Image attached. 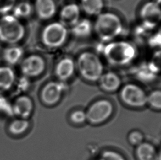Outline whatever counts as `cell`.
<instances>
[{
    "label": "cell",
    "mask_w": 161,
    "mask_h": 160,
    "mask_svg": "<svg viewBox=\"0 0 161 160\" xmlns=\"http://www.w3.org/2000/svg\"><path fill=\"white\" fill-rule=\"evenodd\" d=\"M16 74L13 67L0 65V94L10 91L16 83Z\"/></svg>",
    "instance_id": "15"
},
{
    "label": "cell",
    "mask_w": 161,
    "mask_h": 160,
    "mask_svg": "<svg viewBox=\"0 0 161 160\" xmlns=\"http://www.w3.org/2000/svg\"><path fill=\"white\" fill-rule=\"evenodd\" d=\"M72 33L79 38H85L89 36L93 29V25L89 20L80 19L74 26H72Z\"/></svg>",
    "instance_id": "21"
},
{
    "label": "cell",
    "mask_w": 161,
    "mask_h": 160,
    "mask_svg": "<svg viewBox=\"0 0 161 160\" xmlns=\"http://www.w3.org/2000/svg\"><path fill=\"white\" fill-rule=\"evenodd\" d=\"M0 113L13 115L12 104L9 102L3 94H0Z\"/></svg>",
    "instance_id": "28"
},
{
    "label": "cell",
    "mask_w": 161,
    "mask_h": 160,
    "mask_svg": "<svg viewBox=\"0 0 161 160\" xmlns=\"http://www.w3.org/2000/svg\"><path fill=\"white\" fill-rule=\"evenodd\" d=\"M113 105L109 100H98L90 106L86 112L87 121L92 125L104 122L112 115Z\"/></svg>",
    "instance_id": "8"
},
{
    "label": "cell",
    "mask_w": 161,
    "mask_h": 160,
    "mask_svg": "<svg viewBox=\"0 0 161 160\" xmlns=\"http://www.w3.org/2000/svg\"><path fill=\"white\" fill-rule=\"evenodd\" d=\"M12 108L13 115L18 118L28 120L33 114L34 104L28 95H20L12 104Z\"/></svg>",
    "instance_id": "11"
},
{
    "label": "cell",
    "mask_w": 161,
    "mask_h": 160,
    "mask_svg": "<svg viewBox=\"0 0 161 160\" xmlns=\"http://www.w3.org/2000/svg\"><path fill=\"white\" fill-rule=\"evenodd\" d=\"M80 8L75 3L65 5L59 13V22L63 25L72 28L80 20Z\"/></svg>",
    "instance_id": "12"
},
{
    "label": "cell",
    "mask_w": 161,
    "mask_h": 160,
    "mask_svg": "<svg viewBox=\"0 0 161 160\" xmlns=\"http://www.w3.org/2000/svg\"><path fill=\"white\" fill-rule=\"evenodd\" d=\"M34 12L33 4L29 0L18 1L11 14L18 19L22 21L28 19L33 15Z\"/></svg>",
    "instance_id": "18"
},
{
    "label": "cell",
    "mask_w": 161,
    "mask_h": 160,
    "mask_svg": "<svg viewBox=\"0 0 161 160\" xmlns=\"http://www.w3.org/2000/svg\"><path fill=\"white\" fill-rule=\"evenodd\" d=\"M70 120L74 124H83L85 121H87L86 112L81 110L74 111L70 114Z\"/></svg>",
    "instance_id": "25"
},
{
    "label": "cell",
    "mask_w": 161,
    "mask_h": 160,
    "mask_svg": "<svg viewBox=\"0 0 161 160\" xmlns=\"http://www.w3.org/2000/svg\"><path fill=\"white\" fill-rule=\"evenodd\" d=\"M136 155L138 160H161L160 153L151 143L143 142L136 147Z\"/></svg>",
    "instance_id": "19"
},
{
    "label": "cell",
    "mask_w": 161,
    "mask_h": 160,
    "mask_svg": "<svg viewBox=\"0 0 161 160\" xmlns=\"http://www.w3.org/2000/svg\"><path fill=\"white\" fill-rule=\"evenodd\" d=\"M97 37L103 42H112L123 32L120 18L111 12H103L97 17L93 26Z\"/></svg>",
    "instance_id": "3"
},
{
    "label": "cell",
    "mask_w": 161,
    "mask_h": 160,
    "mask_svg": "<svg viewBox=\"0 0 161 160\" xmlns=\"http://www.w3.org/2000/svg\"><path fill=\"white\" fill-rule=\"evenodd\" d=\"M65 87L64 83L61 81H51L47 83L42 88L40 93L42 102L48 106L58 103L65 89Z\"/></svg>",
    "instance_id": "10"
},
{
    "label": "cell",
    "mask_w": 161,
    "mask_h": 160,
    "mask_svg": "<svg viewBox=\"0 0 161 160\" xmlns=\"http://www.w3.org/2000/svg\"><path fill=\"white\" fill-rule=\"evenodd\" d=\"M68 31L60 22H53L44 26L40 33V40L45 46L50 48L61 47L67 39Z\"/></svg>",
    "instance_id": "5"
},
{
    "label": "cell",
    "mask_w": 161,
    "mask_h": 160,
    "mask_svg": "<svg viewBox=\"0 0 161 160\" xmlns=\"http://www.w3.org/2000/svg\"><path fill=\"white\" fill-rule=\"evenodd\" d=\"M147 104L155 110L161 109V92L159 89L151 92L147 97Z\"/></svg>",
    "instance_id": "23"
},
{
    "label": "cell",
    "mask_w": 161,
    "mask_h": 160,
    "mask_svg": "<svg viewBox=\"0 0 161 160\" xmlns=\"http://www.w3.org/2000/svg\"><path fill=\"white\" fill-rule=\"evenodd\" d=\"M28 30L24 22L12 14L0 16V45L3 47L21 45L26 39Z\"/></svg>",
    "instance_id": "1"
},
{
    "label": "cell",
    "mask_w": 161,
    "mask_h": 160,
    "mask_svg": "<svg viewBox=\"0 0 161 160\" xmlns=\"http://www.w3.org/2000/svg\"><path fill=\"white\" fill-rule=\"evenodd\" d=\"M101 159L102 160H126L122 155L112 150H106L103 152Z\"/></svg>",
    "instance_id": "27"
},
{
    "label": "cell",
    "mask_w": 161,
    "mask_h": 160,
    "mask_svg": "<svg viewBox=\"0 0 161 160\" xmlns=\"http://www.w3.org/2000/svg\"><path fill=\"white\" fill-rule=\"evenodd\" d=\"M75 67L81 76L90 82L98 81L103 74L102 61L96 54L92 52H83L80 54Z\"/></svg>",
    "instance_id": "4"
},
{
    "label": "cell",
    "mask_w": 161,
    "mask_h": 160,
    "mask_svg": "<svg viewBox=\"0 0 161 160\" xmlns=\"http://www.w3.org/2000/svg\"><path fill=\"white\" fill-rule=\"evenodd\" d=\"M144 136L142 132L134 131L130 132L128 136L129 142L134 146H138L144 142Z\"/></svg>",
    "instance_id": "26"
},
{
    "label": "cell",
    "mask_w": 161,
    "mask_h": 160,
    "mask_svg": "<svg viewBox=\"0 0 161 160\" xmlns=\"http://www.w3.org/2000/svg\"><path fill=\"white\" fill-rule=\"evenodd\" d=\"M80 8L88 15L97 17L103 13L104 2L103 0H80Z\"/></svg>",
    "instance_id": "20"
},
{
    "label": "cell",
    "mask_w": 161,
    "mask_h": 160,
    "mask_svg": "<svg viewBox=\"0 0 161 160\" xmlns=\"http://www.w3.org/2000/svg\"><path fill=\"white\" fill-rule=\"evenodd\" d=\"M140 18L144 28L148 30L155 28L161 19V11L159 4L156 1L145 3L140 9Z\"/></svg>",
    "instance_id": "9"
},
{
    "label": "cell",
    "mask_w": 161,
    "mask_h": 160,
    "mask_svg": "<svg viewBox=\"0 0 161 160\" xmlns=\"http://www.w3.org/2000/svg\"><path fill=\"white\" fill-rule=\"evenodd\" d=\"M147 97L143 89L136 84H126L122 87L120 97L122 102L131 108H140L147 104Z\"/></svg>",
    "instance_id": "7"
},
{
    "label": "cell",
    "mask_w": 161,
    "mask_h": 160,
    "mask_svg": "<svg viewBox=\"0 0 161 160\" xmlns=\"http://www.w3.org/2000/svg\"><path fill=\"white\" fill-rule=\"evenodd\" d=\"M19 65L23 76L29 79L41 76L46 69V61L37 53L24 55Z\"/></svg>",
    "instance_id": "6"
},
{
    "label": "cell",
    "mask_w": 161,
    "mask_h": 160,
    "mask_svg": "<svg viewBox=\"0 0 161 160\" xmlns=\"http://www.w3.org/2000/svg\"><path fill=\"white\" fill-rule=\"evenodd\" d=\"M33 4L34 12L40 19H50L56 12V4L54 0H35Z\"/></svg>",
    "instance_id": "14"
},
{
    "label": "cell",
    "mask_w": 161,
    "mask_h": 160,
    "mask_svg": "<svg viewBox=\"0 0 161 160\" xmlns=\"http://www.w3.org/2000/svg\"><path fill=\"white\" fill-rule=\"evenodd\" d=\"M30 122L28 120L17 117L9 124L8 129L11 134L20 136L25 133L28 130Z\"/></svg>",
    "instance_id": "22"
},
{
    "label": "cell",
    "mask_w": 161,
    "mask_h": 160,
    "mask_svg": "<svg viewBox=\"0 0 161 160\" xmlns=\"http://www.w3.org/2000/svg\"><path fill=\"white\" fill-rule=\"evenodd\" d=\"M24 55V48L21 45L3 47L1 52V56L4 64L11 67L19 64Z\"/></svg>",
    "instance_id": "13"
},
{
    "label": "cell",
    "mask_w": 161,
    "mask_h": 160,
    "mask_svg": "<svg viewBox=\"0 0 161 160\" xmlns=\"http://www.w3.org/2000/svg\"><path fill=\"white\" fill-rule=\"evenodd\" d=\"M103 55L112 65L123 66L130 63L136 58L137 50L133 44L126 41L109 42L103 49Z\"/></svg>",
    "instance_id": "2"
},
{
    "label": "cell",
    "mask_w": 161,
    "mask_h": 160,
    "mask_svg": "<svg viewBox=\"0 0 161 160\" xmlns=\"http://www.w3.org/2000/svg\"><path fill=\"white\" fill-rule=\"evenodd\" d=\"M101 88L108 92H114L121 86L122 81L119 76L113 72H107L102 75L98 81Z\"/></svg>",
    "instance_id": "17"
},
{
    "label": "cell",
    "mask_w": 161,
    "mask_h": 160,
    "mask_svg": "<svg viewBox=\"0 0 161 160\" xmlns=\"http://www.w3.org/2000/svg\"><path fill=\"white\" fill-rule=\"evenodd\" d=\"M75 64L70 58H64L57 64L54 72L57 77L61 82L69 80L74 75L75 70Z\"/></svg>",
    "instance_id": "16"
},
{
    "label": "cell",
    "mask_w": 161,
    "mask_h": 160,
    "mask_svg": "<svg viewBox=\"0 0 161 160\" xmlns=\"http://www.w3.org/2000/svg\"><path fill=\"white\" fill-rule=\"evenodd\" d=\"M18 0H0V16L11 14Z\"/></svg>",
    "instance_id": "24"
}]
</instances>
